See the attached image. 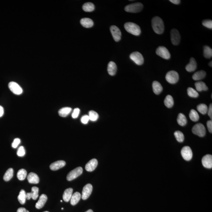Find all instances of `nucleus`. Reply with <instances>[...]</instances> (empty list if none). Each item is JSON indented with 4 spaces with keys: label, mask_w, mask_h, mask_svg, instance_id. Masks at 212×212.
Instances as JSON below:
<instances>
[{
    "label": "nucleus",
    "mask_w": 212,
    "mask_h": 212,
    "mask_svg": "<svg viewBox=\"0 0 212 212\" xmlns=\"http://www.w3.org/2000/svg\"><path fill=\"white\" fill-rule=\"evenodd\" d=\"M152 25L154 32L156 34H162L164 32V23L160 17L156 16L153 18L152 20Z\"/></svg>",
    "instance_id": "obj_1"
},
{
    "label": "nucleus",
    "mask_w": 212,
    "mask_h": 212,
    "mask_svg": "<svg viewBox=\"0 0 212 212\" xmlns=\"http://www.w3.org/2000/svg\"><path fill=\"white\" fill-rule=\"evenodd\" d=\"M124 28L126 31L136 36H138L141 33L140 27L133 22H126L124 24Z\"/></svg>",
    "instance_id": "obj_2"
},
{
    "label": "nucleus",
    "mask_w": 212,
    "mask_h": 212,
    "mask_svg": "<svg viewBox=\"0 0 212 212\" xmlns=\"http://www.w3.org/2000/svg\"><path fill=\"white\" fill-rule=\"evenodd\" d=\"M143 7L140 2H137L128 5L125 8V11L130 13H138L141 11Z\"/></svg>",
    "instance_id": "obj_3"
},
{
    "label": "nucleus",
    "mask_w": 212,
    "mask_h": 212,
    "mask_svg": "<svg viewBox=\"0 0 212 212\" xmlns=\"http://www.w3.org/2000/svg\"><path fill=\"white\" fill-rule=\"evenodd\" d=\"M166 80L170 84H175L178 81L179 79L178 73L176 71L171 70L169 71L166 75Z\"/></svg>",
    "instance_id": "obj_4"
},
{
    "label": "nucleus",
    "mask_w": 212,
    "mask_h": 212,
    "mask_svg": "<svg viewBox=\"0 0 212 212\" xmlns=\"http://www.w3.org/2000/svg\"><path fill=\"white\" fill-rule=\"evenodd\" d=\"M193 133L199 137H204L206 134V129L204 125L202 124H196L192 129Z\"/></svg>",
    "instance_id": "obj_5"
},
{
    "label": "nucleus",
    "mask_w": 212,
    "mask_h": 212,
    "mask_svg": "<svg viewBox=\"0 0 212 212\" xmlns=\"http://www.w3.org/2000/svg\"><path fill=\"white\" fill-rule=\"evenodd\" d=\"M130 58L138 65H141L144 63V60L143 55L139 52H133L130 55Z\"/></svg>",
    "instance_id": "obj_6"
},
{
    "label": "nucleus",
    "mask_w": 212,
    "mask_h": 212,
    "mask_svg": "<svg viewBox=\"0 0 212 212\" xmlns=\"http://www.w3.org/2000/svg\"><path fill=\"white\" fill-rule=\"evenodd\" d=\"M83 172V168L80 167H78L73 169L72 171L70 172L67 175V180L70 181L76 178L82 174Z\"/></svg>",
    "instance_id": "obj_7"
},
{
    "label": "nucleus",
    "mask_w": 212,
    "mask_h": 212,
    "mask_svg": "<svg viewBox=\"0 0 212 212\" xmlns=\"http://www.w3.org/2000/svg\"><path fill=\"white\" fill-rule=\"evenodd\" d=\"M156 54L158 56L165 60H169L170 57V54L166 47L160 46L156 50Z\"/></svg>",
    "instance_id": "obj_8"
},
{
    "label": "nucleus",
    "mask_w": 212,
    "mask_h": 212,
    "mask_svg": "<svg viewBox=\"0 0 212 212\" xmlns=\"http://www.w3.org/2000/svg\"><path fill=\"white\" fill-rule=\"evenodd\" d=\"M8 87L10 91L14 94L19 95L22 94L23 92V90L21 86L15 82L12 81L8 84Z\"/></svg>",
    "instance_id": "obj_9"
},
{
    "label": "nucleus",
    "mask_w": 212,
    "mask_h": 212,
    "mask_svg": "<svg viewBox=\"0 0 212 212\" xmlns=\"http://www.w3.org/2000/svg\"><path fill=\"white\" fill-rule=\"evenodd\" d=\"M182 157L186 161H190L193 157V152L191 148L189 146H185L181 150Z\"/></svg>",
    "instance_id": "obj_10"
},
{
    "label": "nucleus",
    "mask_w": 212,
    "mask_h": 212,
    "mask_svg": "<svg viewBox=\"0 0 212 212\" xmlns=\"http://www.w3.org/2000/svg\"><path fill=\"white\" fill-rule=\"evenodd\" d=\"M170 37L172 43L174 45H177L180 41L181 37L177 29H173L170 32Z\"/></svg>",
    "instance_id": "obj_11"
},
{
    "label": "nucleus",
    "mask_w": 212,
    "mask_h": 212,
    "mask_svg": "<svg viewBox=\"0 0 212 212\" xmlns=\"http://www.w3.org/2000/svg\"><path fill=\"white\" fill-rule=\"evenodd\" d=\"M110 31L114 41L118 42L121 39V33L120 29L115 26H112L110 27Z\"/></svg>",
    "instance_id": "obj_12"
},
{
    "label": "nucleus",
    "mask_w": 212,
    "mask_h": 212,
    "mask_svg": "<svg viewBox=\"0 0 212 212\" xmlns=\"http://www.w3.org/2000/svg\"><path fill=\"white\" fill-rule=\"evenodd\" d=\"M93 187L92 185L87 184L83 188L82 198L83 200H86L88 198L92 193Z\"/></svg>",
    "instance_id": "obj_13"
},
{
    "label": "nucleus",
    "mask_w": 212,
    "mask_h": 212,
    "mask_svg": "<svg viewBox=\"0 0 212 212\" xmlns=\"http://www.w3.org/2000/svg\"><path fill=\"white\" fill-rule=\"evenodd\" d=\"M202 163L204 167L208 169H211L212 168V155H207L203 156L202 159Z\"/></svg>",
    "instance_id": "obj_14"
},
{
    "label": "nucleus",
    "mask_w": 212,
    "mask_h": 212,
    "mask_svg": "<svg viewBox=\"0 0 212 212\" xmlns=\"http://www.w3.org/2000/svg\"><path fill=\"white\" fill-rule=\"evenodd\" d=\"M39 189L37 187H32L31 192L26 193L27 199L29 200L32 198L34 200H36L39 196Z\"/></svg>",
    "instance_id": "obj_15"
},
{
    "label": "nucleus",
    "mask_w": 212,
    "mask_h": 212,
    "mask_svg": "<svg viewBox=\"0 0 212 212\" xmlns=\"http://www.w3.org/2000/svg\"><path fill=\"white\" fill-rule=\"evenodd\" d=\"M98 164V160L96 159H92L86 163L85 169L88 172L93 171L97 167Z\"/></svg>",
    "instance_id": "obj_16"
},
{
    "label": "nucleus",
    "mask_w": 212,
    "mask_h": 212,
    "mask_svg": "<svg viewBox=\"0 0 212 212\" xmlns=\"http://www.w3.org/2000/svg\"><path fill=\"white\" fill-rule=\"evenodd\" d=\"M66 165V162L63 160L56 161L50 165V168L51 170H56L63 167Z\"/></svg>",
    "instance_id": "obj_17"
},
{
    "label": "nucleus",
    "mask_w": 212,
    "mask_h": 212,
    "mask_svg": "<svg viewBox=\"0 0 212 212\" xmlns=\"http://www.w3.org/2000/svg\"><path fill=\"white\" fill-rule=\"evenodd\" d=\"M47 199H48V198H47V195L45 194L41 195V196H40L38 201L35 205V207L37 209H41L43 208L47 202Z\"/></svg>",
    "instance_id": "obj_18"
},
{
    "label": "nucleus",
    "mask_w": 212,
    "mask_h": 212,
    "mask_svg": "<svg viewBox=\"0 0 212 212\" xmlns=\"http://www.w3.org/2000/svg\"><path fill=\"white\" fill-rule=\"evenodd\" d=\"M197 68V63L194 58L191 57L190 62L186 66L185 69L188 72H193Z\"/></svg>",
    "instance_id": "obj_19"
},
{
    "label": "nucleus",
    "mask_w": 212,
    "mask_h": 212,
    "mask_svg": "<svg viewBox=\"0 0 212 212\" xmlns=\"http://www.w3.org/2000/svg\"><path fill=\"white\" fill-rule=\"evenodd\" d=\"M117 70L116 65L113 61L109 63L108 65L107 71L109 74L111 76L115 75Z\"/></svg>",
    "instance_id": "obj_20"
},
{
    "label": "nucleus",
    "mask_w": 212,
    "mask_h": 212,
    "mask_svg": "<svg viewBox=\"0 0 212 212\" xmlns=\"http://www.w3.org/2000/svg\"><path fill=\"white\" fill-rule=\"evenodd\" d=\"M27 179L29 183L32 184H37L40 182V178L34 172H30L27 176Z\"/></svg>",
    "instance_id": "obj_21"
},
{
    "label": "nucleus",
    "mask_w": 212,
    "mask_h": 212,
    "mask_svg": "<svg viewBox=\"0 0 212 212\" xmlns=\"http://www.w3.org/2000/svg\"><path fill=\"white\" fill-rule=\"evenodd\" d=\"M153 91L156 95L160 94L163 91V87L159 82L154 81L152 83Z\"/></svg>",
    "instance_id": "obj_22"
},
{
    "label": "nucleus",
    "mask_w": 212,
    "mask_h": 212,
    "mask_svg": "<svg viewBox=\"0 0 212 212\" xmlns=\"http://www.w3.org/2000/svg\"><path fill=\"white\" fill-rule=\"evenodd\" d=\"M80 23L83 27L86 28H90L93 27V22L91 19L88 18H84L80 21Z\"/></svg>",
    "instance_id": "obj_23"
},
{
    "label": "nucleus",
    "mask_w": 212,
    "mask_h": 212,
    "mask_svg": "<svg viewBox=\"0 0 212 212\" xmlns=\"http://www.w3.org/2000/svg\"><path fill=\"white\" fill-rule=\"evenodd\" d=\"M73 190V189L72 188H68L65 190L63 198L65 202H68L70 201L72 195Z\"/></svg>",
    "instance_id": "obj_24"
},
{
    "label": "nucleus",
    "mask_w": 212,
    "mask_h": 212,
    "mask_svg": "<svg viewBox=\"0 0 212 212\" xmlns=\"http://www.w3.org/2000/svg\"><path fill=\"white\" fill-rule=\"evenodd\" d=\"M81 198V195L80 193L76 192L72 195L70 199L71 204L72 206L75 205L79 202Z\"/></svg>",
    "instance_id": "obj_25"
},
{
    "label": "nucleus",
    "mask_w": 212,
    "mask_h": 212,
    "mask_svg": "<svg viewBox=\"0 0 212 212\" xmlns=\"http://www.w3.org/2000/svg\"><path fill=\"white\" fill-rule=\"evenodd\" d=\"M195 87L197 91L201 92L202 91H208V88L205 83L202 81H198L195 83Z\"/></svg>",
    "instance_id": "obj_26"
},
{
    "label": "nucleus",
    "mask_w": 212,
    "mask_h": 212,
    "mask_svg": "<svg viewBox=\"0 0 212 212\" xmlns=\"http://www.w3.org/2000/svg\"><path fill=\"white\" fill-rule=\"evenodd\" d=\"M72 109L69 107L62 108L59 110L58 113L60 116L63 117H67L70 114L72 111Z\"/></svg>",
    "instance_id": "obj_27"
},
{
    "label": "nucleus",
    "mask_w": 212,
    "mask_h": 212,
    "mask_svg": "<svg viewBox=\"0 0 212 212\" xmlns=\"http://www.w3.org/2000/svg\"><path fill=\"white\" fill-rule=\"evenodd\" d=\"M206 72L203 70H200L196 72L193 75V79L195 80H199L203 79L206 77Z\"/></svg>",
    "instance_id": "obj_28"
},
{
    "label": "nucleus",
    "mask_w": 212,
    "mask_h": 212,
    "mask_svg": "<svg viewBox=\"0 0 212 212\" xmlns=\"http://www.w3.org/2000/svg\"><path fill=\"white\" fill-rule=\"evenodd\" d=\"M177 122L180 126H185L187 123V119L185 116L183 114L180 113L178 117Z\"/></svg>",
    "instance_id": "obj_29"
},
{
    "label": "nucleus",
    "mask_w": 212,
    "mask_h": 212,
    "mask_svg": "<svg viewBox=\"0 0 212 212\" xmlns=\"http://www.w3.org/2000/svg\"><path fill=\"white\" fill-rule=\"evenodd\" d=\"M83 9L86 12H92L95 9L94 5L91 2H86L83 6Z\"/></svg>",
    "instance_id": "obj_30"
},
{
    "label": "nucleus",
    "mask_w": 212,
    "mask_h": 212,
    "mask_svg": "<svg viewBox=\"0 0 212 212\" xmlns=\"http://www.w3.org/2000/svg\"><path fill=\"white\" fill-rule=\"evenodd\" d=\"M164 104L168 108L172 107L174 105V100L171 96L167 95L166 97L164 100Z\"/></svg>",
    "instance_id": "obj_31"
},
{
    "label": "nucleus",
    "mask_w": 212,
    "mask_h": 212,
    "mask_svg": "<svg viewBox=\"0 0 212 212\" xmlns=\"http://www.w3.org/2000/svg\"><path fill=\"white\" fill-rule=\"evenodd\" d=\"M14 175V170L12 168H9L6 171L3 177V179L6 182L10 180L13 177Z\"/></svg>",
    "instance_id": "obj_32"
},
{
    "label": "nucleus",
    "mask_w": 212,
    "mask_h": 212,
    "mask_svg": "<svg viewBox=\"0 0 212 212\" xmlns=\"http://www.w3.org/2000/svg\"><path fill=\"white\" fill-rule=\"evenodd\" d=\"M17 198L21 204L23 205L25 203L27 197H26V193L24 190L22 189L20 191Z\"/></svg>",
    "instance_id": "obj_33"
},
{
    "label": "nucleus",
    "mask_w": 212,
    "mask_h": 212,
    "mask_svg": "<svg viewBox=\"0 0 212 212\" xmlns=\"http://www.w3.org/2000/svg\"><path fill=\"white\" fill-rule=\"evenodd\" d=\"M203 55L207 59H210L212 56V50L208 46H205L203 48Z\"/></svg>",
    "instance_id": "obj_34"
},
{
    "label": "nucleus",
    "mask_w": 212,
    "mask_h": 212,
    "mask_svg": "<svg viewBox=\"0 0 212 212\" xmlns=\"http://www.w3.org/2000/svg\"><path fill=\"white\" fill-rule=\"evenodd\" d=\"M189 118L193 121L196 122L199 119V116L195 110L192 109L189 113Z\"/></svg>",
    "instance_id": "obj_35"
},
{
    "label": "nucleus",
    "mask_w": 212,
    "mask_h": 212,
    "mask_svg": "<svg viewBox=\"0 0 212 212\" xmlns=\"http://www.w3.org/2000/svg\"><path fill=\"white\" fill-rule=\"evenodd\" d=\"M27 170L24 169H21L19 170L17 173V177L20 180H23L26 178L27 176Z\"/></svg>",
    "instance_id": "obj_36"
},
{
    "label": "nucleus",
    "mask_w": 212,
    "mask_h": 212,
    "mask_svg": "<svg viewBox=\"0 0 212 212\" xmlns=\"http://www.w3.org/2000/svg\"><path fill=\"white\" fill-rule=\"evenodd\" d=\"M198 111L202 114H206L208 111V106L205 104H201L198 105Z\"/></svg>",
    "instance_id": "obj_37"
},
{
    "label": "nucleus",
    "mask_w": 212,
    "mask_h": 212,
    "mask_svg": "<svg viewBox=\"0 0 212 212\" xmlns=\"http://www.w3.org/2000/svg\"><path fill=\"white\" fill-rule=\"evenodd\" d=\"M188 93L189 96L192 98H196L198 96L199 94L197 91L191 87L188 88Z\"/></svg>",
    "instance_id": "obj_38"
},
{
    "label": "nucleus",
    "mask_w": 212,
    "mask_h": 212,
    "mask_svg": "<svg viewBox=\"0 0 212 212\" xmlns=\"http://www.w3.org/2000/svg\"><path fill=\"white\" fill-rule=\"evenodd\" d=\"M176 140L180 143L183 142L184 140V136L183 133L180 131H176L174 133Z\"/></svg>",
    "instance_id": "obj_39"
},
{
    "label": "nucleus",
    "mask_w": 212,
    "mask_h": 212,
    "mask_svg": "<svg viewBox=\"0 0 212 212\" xmlns=\"http://www.w3.org/2000/svg\"><path fill=\"white\" fill-rule=\"evenodd\" d=\"M88 116L90 120L92 121H96L99 118V115L98 113L93 111H91L89 112Z\"/></svg>",
    "instance_id": "obj_40"
},
{
    "label": "nucleus",
    "mask_w": 212,
    "mask_h": 212,
    "mask_svg": "<svg viewBox=\"0 0 212 212\" xmlns=\"http://www.w3.org/2000/svg\"><path fill=\"white\" fill-rule=\"evenodd\" d=\"M202 24L204 27H207L209 29L212 28V21L211 20L207 19L203 20L202 22Z\"/></svg>",
    "instance_id": "obj_41"
},
{
    "label": "nucleus",
    "mask_w": 212,
    "mask_h": 212,
    "mask_svg": "<svg viewBox=\"0 0 212 212\" xmlns=\"http://www.w3.org/2000/svg\"><path fill=\"white\" fill-rule=\"evenodd\" d=\"M25 155V150L23 146L20 147L18 149L17 155L19 157H22Z\"/></svg>",
    "instance_id": "obj_42"
},
{
    "label": "nucleus",
    "mask_w": 212,
    "mask_h": 212,
    "mask_svg": "<svg viewBox=\"0 0 212 212\" xmlns=\"http://www.w3.org/2000/svg\"><path fill=\"white\" fill-rule=\"evenodd\" d=\"M80 109L79 108L75 109L72 112V116L73 119H75L78 118L80 113Z\"/></svg>",
    "instance_id": "obj_43"
},
{
    "label": "nucleus",
    "mask_w": 212,
    "mask_h": 212,
    "mask_svg": "<svg viewBox=\"0 0 212 212\" xmlns=\"http://www.w3.org/2000/svg\"><path fill=\"white\" fill-rule=\"evenodd\" d=\"M89 120V117L88 115H86L83 116L80 119L81 123L84 124H87Z\"/></svg>",
    "instance_id": "obj_44"
},
{
    "label": "nucleus",
    "mask_w": 212,
    "mask_h": 212,
    "mask_svg": "<svg viewBox=\"0 0 212 212\" xmlns=\"http://www.w3.org/2000/svg\"><path fill=\"white\" fill-rule=\"evenodd\" d=\"M21 143V140L19 138H16L14 139V142L12 143L11 146L13 148H16Z\"/></svg>",
    "instance_id": "obj_45"
},
{
    "label": "nucleus",
    "mask_w": 212,
    "mask_h": 212,
    "mask_svg": "<svg viewBox=\"0 0 212 212\" xmlns=\"http://www.w3.org/2000/svg\"><path fill=\"white\" fill-rule=\"evenodd\" d=\"M207 127L209 132L212 133V121L211 120L208 121L207 123Z\"/></svg>",
    "instance_id": "obj_46"
},
{
    "label": "nucleus",
    "mask_w": 212,
    "mask_h": 212,
    "mask_svg": "<svg viewBox=\"0 0 212 212\" xmlns=\"http://www.w3.org/2000/svg\"><path fill=\"white\" fill-rule=\"evenodd\" d=\"M208 115L210 117L211 119H212V104H211L209 105V108L208 109Z\"/></svg>",
    "instance_id": "obj_47"
},
{
    "label": "nucleus",
    "mask_w": 212,
    "mask_h": 212,
    "mask_svg": "<svg viewBox=\"0 0 212 212\" xmlns=\"http://www.w3.org/2000/svg\"><path fill=\"white\" fill-rule=\"evenodd\" d=\"M17 212H29L25 208H19L17 209Z\"/></svg>",
    "instance_id": "obj_48"
},
{
    "label": "nucleus",
    "mask_w": 212,
    "mask_h": 212,
    "mask_svg": "<svg viewBox=\"0 0 212 212\" xmlns=\"http://www.w3.org/2000/svg\"><path fill=\"white\" fill-rule=\"evenodd\" d=\"M170 1L175 4H179L181 2L180 0H170Z\"/></svg>",
    "instance_id": "obj_49"
},
{
    "label": "nucleus",
    "mask_w": 212,
    "mask_h": 212,
    "mask_svg": "<svg viewBox=\"0 0 212 212\" xmlns=\"http://www.w3.org/2000/svg\"><path fill=\"white\" fill-rule=\"evenodd\" d=\"M4 113V110L3 107L0 105V118L3 116Z\"/></svg>",
    "instance_id": "obj_50"
},
{
    "label": "nucleus",
    "mask_w": 212,
    "mask_h": 212,
    "mask_svg": "<svg viewBox=\"0 0 212 212\" xmlns=\"http://www.w3.org/2000/svg\"><path fill=\"white\" fill-rule=\"evenodd\" d=\"M85 212H93V211L92 210V209H89V210H88L87 211H86Z\"/></svg>",
    "instance_id": "obj_51"
},
{
    "label": "nucleus",
    "mask_w": 212,
    "mask_h": 212,
    "mask_svg": "<svg viewBox=\"0 0 212 212\" xmlns=\"http://www.w3.org/2000/svg\"><path fill=\"white\" fill-rule=\"evenodd\" d=\"M212 61H211V62L210 63H209V65L211 67H212Z\"/></svg>",
    "instance_id": "obj_52"
},
{
    "label": "nucleus",
    "mask_w": 212,
    "mask_h": 212,
    "mask_svg": "<svg viewBox=\"0 0 212 212\" xmlns=\"http://www.w3.org/2000/svg\"><path fill=\"white\" fill-rule=\"evenodd\" d=\"M49 212L47 211H45V212Z\"/></svg>",
    "instance_id": "obj_53"
},
{
    "label": "nucleus",
    "mask_w": 212,
    "mask_h": 212,
    "mask_svg": "<svg viewBox=\"0 0 212 212\" xmlns=\"http://www.w3.org/2000/svg\"><path fill=\"white\" fill-rule=\"evenodd\" d=\"M63 202L62 201H61V202Z\"/></svg>",
    "instance_id": "obj_54"
},
{
    "label": "nucleus",
    "mask_w": 212,
    "mask_h": 212,
    "mask_svg": "<svg viewBox=\"0 0 212 212\" xmlns=\"http://www.w3.org/2000/svg\"><path fill=\"white\" fill-rule=\"evenodd\" d=\"M63 209V208H62V209Z\"/></svg>",
    "instance_id": "obj_55"
}]
</instances>
